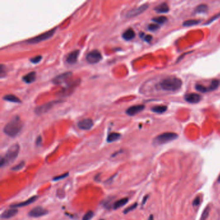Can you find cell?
<instances>
[{
	"label": "cell",
	"mask_w": 220,
	"mask_h": 220,
	"mask_svg": "<svg viewBox=\"0 0 220 220\" xmlns=\"http://www.w3.org/2000/svg\"><path fill=\"white\" fill-rule=\"evenodd\" d=\"M23 127V123L20 118L18 116H16L5 125V127L3 128V132L7 136L14 138L18 136L21 132Z\"/></svg>",
	"instance_id": "obj_1"
},
{
	"label": "cell",
	"mask_w": 220,
	"mask_h": 220,
	"mask_svg": "<svg viewBox=\"0 0 220 220\" xmlns=\"http://www.w3.org/2000/svg\"><path fill=\"white\" fill-rule=\"evenodd\" d=\"M19 152V145L18 143H15L11 145L6 151L4 157L1 158V167L9 165L12 163L18 157Z\"/></svg>",
	"instance_id": "obj_2"
},
{
	"label": "cell",
	"mask_w": 220,
	"mask_h": 220,
	"mask_svg": "<svg viewBox=\"0 0 220 220\" xmlns=\"http://www.w3.org/2000/svg\"><path fill=\"white\" fill-rule=\"evenodd\" d=\"M161 88L166 91H176L182 86V81L175 77H167L160 83Z\"/></svg>",
	"instance_id": "obj_3"
},
{
	"label": "cell",
	"mask_w": 220,
	"mask_h": 220,
	"mask_svg": "<svg viewBox=\"0 0 220 220\" xmlns=\"http://www.w3.org/2000/svg\"><path fill=\"white\" fill-rule=\"evenodd\" d=\"M178 134L174 133H165L154 138L153 143L155 145H160L167 143L168 142L175 140L178 138Z\"/></svg>",
	"instance_id": "obj_4"
},
{
	"label": "cell",
	"mask_w": 220,
	"mask_h": 220,
	"mask_svg": "<svg viewBox=\"0 0 220 220\" xmlns=\"http://www.w3.org/2000/svg\"><path fill=\"white\" fill-rule=\"evenodd\" d=\"M56 29H57L56 27L54 28L52 30H50L48 32H46L45 33L42 34H40L38 36L34 37V38L29 39L27 40V43H30V44H36V43L42 42L43 41H45V40L49 39L50 38H52V36L54 34Z\"/></svg>",
	"instance_id": "obj_5"
},
{
	"label": "cell",
	"mask_w": 220,
	"mask_h": 220,
	"mask_svg": "<svg viewBox=\"0 0 220 220\" xmlns=\"http://www.w3.org/2000/svg\"><path fill=\"white\" fill-rule=\"evenodd\" d=\"M102 59V55L100 51L97 50L90 52L86 57L87 62L90 64H96L99 63Z\"/></svg>",
	"instance_id": "obj_6"
},
{
	"label": "cell",
	"mask_w": 220,
	"mask_h": 220,
	"mask_svg": "<svg viewBox=\"0 0 220 220\" xmlns=\"http://www.w3.org/2000/svg\"><path fill=\"white\" fill-rule=\"evenodd\" d=\"M48 211L42 206H36L29 212V216L32 218H39L48 214Z\"/></svg>",
	"instance_id": "obj_7"
},
{
	"label": "cell",
	"mask_w": 220,
	"mask_h": 220,
	"mask_svg": "<svg viewBox=\"0 0 220 220\" xmlns=\"http://www.w3.org/2000/svg\"><path fill=\"white\" fill-rule=\"evenodd\" d=\"M57 103V101H51V102L47 103L42 105H40L39 107H36L35 109V113L36 114L41 115L47 113L49 110H50Z\"/></svg>",
	"instance_id": "obj_8"
},
{
	"label": "cell",
	"mask_w": 220,
	"mask_h": 220,
	"mask_svg": "<svg viewBox=\"0 0 220 220\" xmlns=\"http://www.w3.org/2000/svg\"><path fill=\"white\" fill-rule=\"evenodd\" d=\"M148 4L142 5L136 9L131 10L130 11H129L127 13L126 16L127 17V18H133V17L137 16L138 15L142 14L143 12H144L148 9Z\"/></svg>",
	"instance_id": "obj_9"
},
{
	"label": "cell",
	"mask_w": 220,
	"mask_h": 220,
	"mask_svg": "<svg viewBox=\"0 0 220 220\" xmlns=\"http://www.w3.org/2000/svg\"><path fill=\"white\" fill-rule=\"evenodd\" d=\"M145 109V105H134L132 106L129 108H128L127 110H126V113L128 115V116H133L135 115L138 114V113H141V111H143Z\"/></svg>",
	"instance_id": "obj_10"
},
{
	"label": "cell",
	"mask_w": 220,
	"mask_h": 220,
	"mask_svg": "<svg viewBox=\"0 0 220 220\" xmlns=\"http://www.w3.org/2000/svg\"><path fill=\"white\" fill-rule=\"evenodd\" d=\"M201 96L196 93L188 94L185 96V100L190 103H198L201 100Z\"/></svg>",
	"instance_id": "obj_11"
},
{
	"label": "cell",
	"mask_w": 220,
	"mask_h": 220,
	"mask_svg": "<svg viewBox=\"0 0 220 220\" xmlns=\"http://www.w3.org/2000/svg\"><path fill=\"white\" fill-rule=\"evenodd\" d=\"M93 126V121L89 118L84 119L77 123V127L82 130H89Z\"/></svg>",
	"instance_id": "obj_12"
},
{
	"label": "cell",
	"mask_w": 220,
	"mask_h": 220,
	"mask_svg": "<svg viewBox=\"0 0 220 220\" xmlns=\"http://www.w3.org/2000/svg\"><path fill=\"white\" fill-rule=\"evenodd\" d=\"M18 211L16 208H11L8 210H6L1 214V218L4 219H7L14 217L18 214Z\"/></svg>",
	"instance_id": "obj_13"
},
{
	"label": "cell",
	"mask_w": 220,
	"mask_h": 220,
	"mask_svg": "<svg viewBox=\"0 0 220 220\" xmlns=\"http://www.w3.org/2000/svg\"><path fill=\"white\" fill-rule=\"evenodd\" d=\"M38 196H32V197L30 198L27 201H23V202H21V203H19V204H17L12 205L11 206V208H18V207H23V206L29 205L30 204H32V203L35 202L37 200V199H38Z\"/></svg>",
	"instance_id": "obj_14"
},
{
	"label": "cell",
	"mask_w": 220,
	"mask_h": 220,
	"mask_svg": "<svg viewBox=\"0 0 220 220\" xmlns=\"http://www.w3.org/2000/svg\"><path fill=\"white\" fill-rule=\"evenodd\" d=\"M70 76H72V73H71L70 72H65L64 74H60L59 76L56 77L53 80L52 82L54 83H55V84H57V85L62 84V83L65 82V81H66L67 79H68Z\"/></svg>",
	"instance_id": "obj_15"
},
{
	"label": "cell",
	"mask_w": 220,
	"mask_h": 220,
	"mask_svg": "<svg viewBox=\"0 0 220 220\" xmlns=\"http://www.w3.org/2000/svg\"><path fill=\"white\" fill-rule=\"evenodd\" d=\"M79 54V50H74V51L71 52L67 57V63L70 64V65L76 63Z\"/></svg>",
	"instance_id": "obj_16"
},
{
	"label": "cell",
	"mask_w": 220,
	"mask_h": 220,
	"mask_svg": "<svg viewBox=\"0 0 220 220\" xmlns=\"http://www.w3.org/2000/svg\"><path fill=\"white\" fill-rule=\"evenodd\" d=\"M36 79V73L35 72H30L23 77V81L26 83H32Z\"/></svg>",
	"instance_id": "obj_17"
},
{
	"label": "cell",
	"mask_w": 220,
	"mask_h": 220,
	"mask_svg": "<svg viewBox=\"0 0 220 220\" xmlns=\"http://www.w3.org/2000/svg\"><path fill=\"white\" fill-rule=\"evenodd\" d=\"M135 35L136 34H135L134 30L132 29H128L127 30H125V32H123L122 36L123 39H125V40H127V41H130V40L134 38Z\"/></svg>",
	"instance_id": "obj_18"
},
{
	"label": "cell",
	"mask_w": 220,
	"mask_h": 220,
	"mask_svg": "<svg viewBox=\"0 0 220 220\" xmlns=\"http://www.w3.org/2000/svg\"><path fill=\"white\" fill-rule=\"evenodd\" d=\"M155 11L158 13H167L169 11L168 5L166 3H162L154 9Z\"/></svg>",
	"instance_id": "obj_19"
},
{
	"label": "cell",
	"mask_w": 220,
	"mask_h": 220,
	"mask_svg": "<svg viewBox=\"0 0 220 220\" xmlns=\"http://www.w3.org/2000/svg\"><path fill=\"white\" fill-rule=\"evenodd\" d=\"M128 201V198H121L120 200H118L116 202L114 203L113 204V209L114 210H116L118 209H119L121 206H124L125 205H126Z\"/></svg>",
	"instance_id": "obj_20"
},
{
	"label": "cell",
	"mask_w": 220,
	"mask_h": 220,
	"mask_svg": "<svg viewBox=\"0 0 220 220\" xmlns=\"http://www.w3.org/2000/svg\"><path fill=\"white\" fill-rule=\"evenodd\" d=\"M3 100L16 103H20L21 102V101L19 100V97L16 96L15 95H13V94H8V95L5 96L3 97Z\"/></svg>",
	"instance_id": "obj_21"
},
{
	"label": "cell",
	"mask_w": 220,
	"mask_h": 220,
	"mask_svg": "<svg viewBox=\"0 0 220 220\" xmlns=\"http://www.w3.org/2000/svg\"><path fill=\"white\" fill-rule=\"evenodd\" d=\"M120 138H121V134L120 133H112L108 135L107 141V142H109V143H112V142H114V141L118 140Z\"/></svg>",
	"instance_id": "obj_22"
},
{
	"label": "cell",
	"mask_w": 220,
	"mask_h": 220,
	"mask_svg": "<svg viewBox=\"0 0 220 220\" xmlns=\"http://www.w3.org/2000/svg\"><path fill=\"white\" fill-rule=\"evenodd\" d=\"M167 107L165 105H158L152 108V111L157 114H163L167 111Z\"/></svg>",
	"instance_id": "obj_23"
},
{
	"label": "cell",
	"mask_w": 220,
	"mask_h": 220,
	"mask_svg": "<svg viewBox=\"0 0 220 220\" xmlns=\"http://www.w3.org/2000/svg\"><path fill=\"white\" fill-rule=\"evenodd\" d=\"M208 11V6L206 5H199L195 9V12L197 14H204Z\"/></svg>",
	"instance_id": "obj_24"
},
{
	"label": "cell",
	"mask_w": 220,
	"mask_h": 220,
	"mask_svg": "<svg viewBox=\"0 0 220 220\" xmlns=\"http://www.w3.org/2000/svg\"><path fill=\"white\" fill-rule=\"evenodd\" d=\"M200 22H201V20L189 19L183 23V25L184 27H192V26L198 25L199 23H200Z\"/></svg>",
	"instance_id": "obj_25"
},
{
	"label": "cell",
	"mask_w": 220,
	"mask_h": 220,
	"mask_svg": "<svg viewBox=\"0 0 220 220\" xmlns=\"http://www.w3.org/2000/svg\"><path fill=\"white\" fill-rule=\"evenodd\" d=\"M152 21H154L155 23H158V24H164L167 21V18L165 16H158V17H156V18H153L152 19Z\"/></svg>",
	"instance_id": "obj_26"
},
{
	"label": "cell",
	"mask_w": 220,
	"mask_h": 220,
	"mask_svg": "<svg viewBox=\"0 0 220 220\" xmlns=\"http://www.w3.org/2000/svg\"><path fill=\"white\" fill-rule=\"evenodd\" d=\"M219 82L218 80H213L211 83V85H210L208 87L209 91H212V90H214L216 89H217V88L219 86Z\"/></svg>",
	"instance_id": "obj_27"
},
{
	"label": "cell",
	"mask_w": 220,
	"mask_h": 220,
	"mask_svg": "<svg viewBox=\"0 0 220 220\" xmlns=\"http://www.w3.org/2000/svg\"><path fill=\"white\" fill-rule=\"evenodd\" d=\"M210 211H211V209H210V206H207L205 209L204 211L202 213L201 216V220H206V219H207L209 216Z\"/></svg>",
	"instance_id": "obj_28"
},
{
	"label": "cell",
	"mask_w": 220,
	"mask_h": 220,
	"mask_svg": "<svg viewBox=\"0 0 220 220\" xmlns=\"http://www.w3.org/2000/svg\"><path fill=\"white\" fill-rule=\"evenodd\" d=\"M196 89L198 91H199V92H202V93H205L206 92H209V89L207 87H206L204 85H202L201 84H196Z\"/></svg>",
	"instance_id": "obj_29"
},
{
	"label": "cell",
	"mask_w": 220,
	"mask_h": 220,
	"mask_svg": "<svg viewBox=\"0 0 220 220\" xmlns=\"http://www.w3.org/2000/svg\"><path fill=\"white\" fill-rule=\"evenodd\" d=\"M25 163L24 161H23L21 162H20V163L18 165H16V166H14V167H13L12 168V171H19L21 170V169H22L23 167H25Z\"/></svg>",
	"instance_id": "obj_30"
},
{
	"label": "cell",
	"mask_w": 220,
	"mask_h": 220,
	"mask_svg": "<svg viewBox=\"0 0 220 220\" xmlns=\"http://www.w3.org/2000/svg\"><path fill=\"white\" fill-rule=\"evenodd\" d=\"M137 206H138V204H137V203H135V204H134L133 205H132L130 206H128V207H127V209H125L124 210L123 213H124L125 214H127V213L134 211V210L137 207Z\"/></svg>",
	"instance_id": "obj_31"
},
{
	"label": "cell",
	"mask_w": 220,
	"mask_h": 220,
	"mask_svg": "<svg viewBox=\"0 0 220 220\" xmlns=\"http://www.w3.org/2000/svg\"><path fill=\"white\" fill-rule=\"evenodd\" d=\"M94 216V212L92 211H89L84 215L82 220H90Z\"/></svg>",
	"instance_id": "obj_32"
},
{
	"label": "cell",
	"mask_w": 220,
	"mask_h": 220,
	"mask_svg": "<svg viewBox=\"0 0 220 220\" xmlns=\"http://www.w3.org/2000/svg\"><path fill=\"white\" fill-rule=\"evenodd\" d=\"M112 201H113V198H107V199H105L103 201V206H105V208H107V209H109L110 207V205H111V203H112Z\"/></svg>",
	"instance_id": "obj_33"
},
{
	"label": "cell",
	"mask_w": 220,
	"mask_h": 220,
	"mask_svg": "<svg viewBox=\"0 0 220 220\" xmlns=\"http://www.w3.org/2000/svg\"><path fill=\"white\" fill-rule=\"evenodd\" d=\"M42 56H37L32 57V58L30 59V61L31 62V63L34 64H36V63H38L40 61L42 60Z\"/></svg>",
	"instance_id": "obj_34"
},
{
	"label": "cell",
	"mask_w": 220,
	"mask_h": 220,
	"mask_svg": "<svg viewBox=\"0 0 220 220\" xmlns=\"http://www.w3.org/2000/svg\"><path fill=\"white\" fill-rule=\"evenodd\" d=\"M159 29H160V26L158 24H150L148 27V29L152 32H154L156 30H158Z\"/></svg>",
	"instance_id": "obj_35"
},
{
	"label": "cell",
	"mask_w": 220,
	"mask_h": 220,
	"mask_svg": "<svg viewBox=\"0 0 220 220\" xmlns=\"http://www.w3.org/2000/svg\"><path fill=\"white\" fill-rule=\"evenodd\" d=\"M69 176V173L67 172V173H65V174H63L62 175H60V176H56V177H54L53 178L52 180L53 181H59V180H61V179H64L66 177H67Z\"/></svg>",
	"instance_id": "obj_36"
},
{
	"label": "cell",
	"mask_w": 220,
	"mask_h": 220,
	"mask_svg": "<svg viewBox=\"0 0 220 220\" xmlns=\"http://www.w3.org/2000/svg\"><path fill=\"white\" fill-rule=\"evenodd\" d=\"M219 17H220V13H219V14H216V15H215V16H213L212 18H211V19H210L209 20V21H208L207 22H206V23H205V24H206V25H209V24H211V23L212 22H213V21H215V20H216V19H218V18H219Z\"/></svg>",
	"instance_id": "obj_37"
},
{
	"label": "cell",
	"mask_w": 220,
	"mask_h": 220,
	"mask_svg": "<svg viewBox=\"0 0 220 220\" xmlns=\"http://www.w3.org/2000/svg\"><path fill=\"white\" fill-rule=\"evenodd\" d=\"M200 203H201V198L199 197V196H198V197H196L194 199L192 205L194 206H198L199 205V204H200Z\"/></svg>",
	"instance_id": "obj_38"
},
{
	"label": "cell",
	"mask_w": 220,
	"mask_h": 220,
	"mask_svg": "<svg viewBox=\"0 0 220 220\" xmlns=\"http://www.w3.org/2000/svg\"><path fill=\"white\" fill-rule=\"evenodd\" d=\"M42 142V136H39L37 138L36 141V144L37 146H39V145H41Z\"/></svg>",
	"instance_id": "obj_39"
},
{
	"label": "cell",
	"mask_w": 220,
	"mask_h": 220,
	"mask_svg": "<svg viewBox=\"0 0 220 220\" xmlns=\"http://www.w3.org/2000/svg\"><path fill=\"white\" fill-rule=\"evenodd\" d=\"M116 176H117V174H114V175H113V176H112V177H110V178H109V179H107V180L105 181V183H108V184H110V183H113V179H114V178L115 177H116Z\"/></svg>",
	"instance_id": "obj_40"
},
{
	"label": "cell",
	"mask_w": 220,
	"mask_h": 220,
	"mask_svg": "<svg viewBox=\"0 0 220 220\" xmlns=\"http://www.w3.org/2000/svg\"><path fill=\"white\" fill-rule=\"evenodd\" d=\"M152 37L150 35H146V36H145V38H144V39H145V41H146L147 42H150L151 40H152Z\"/></svg>",
	"instance_id": "obj_41"
},
{
	"label": "cell",
	"mask_w": 220,
	"mask_h": 220,
	"mask_svg": "<svg viewBox=\"0 0 220 220\" xmlns=\"http://www.w3.org/2000/svg\"><path fill=\"white\" fill-rule=\"evenodd\" d=\"M148 198V196L147 195L146 196H145L143 199V201H142V205H144L145 204V203H146V201H147Z\"/></svg>",
	"instance_id": "obj_42"
},
{
	"label": "cell",
	"mask_w": 220,
	"mask_h": 220,
	"mask_svg": "<svg viewBox=\"0 0 220 220\" xmlns=\"http://www.w3.org/2000/svg\"><path fill=\"white\" fill-rule=\"evenodd\" d=\"M100 176H101V174H97L96 176H95V178H94V179H95V180L96 181H100Z\"/></svg>",
	"instance_id": "obj_43"
},
{
	"label": "cell",
	"mask_w": 220,
	"mask_h": 220,
	"mask_svg": "<svg viewBox=\"0 0 220 220\" xmlns=\"http://www.w3.org/2000/svg\"><path fill=\"white\" fill-rule=\"evenodd\" d=\"M148 220H154V216H153V215H150V216H149V218H148Z\"/></svg>",
	"instance_id": "obj_44"
},
{
	"label": "cell",
	"mask_w": 220,
	"mask_h": 220,
	"mask_svg": "<svg viewBox=\"0 0 220 220\" xmlns=\"http://www.w3.org/2000/svg\"><path fill=\"white\" fill-rule=\"evenodd\" d=\"M218 181L220 182V176H219V178H218Z\"/></svg>",
	"instance_id": "obj_45"
},
{
	"label": "cell",
	"mask_w": 220,
	"mask_h": 220,
	"mask_svg": "<svg viewBox=\"0 0 220 220\" xmlns=\"http://www.w3.org/2000/svg\"><path fill=\"white\" fill-rule=\"evenodd\" d=\"M100 220H105V219H100Z\"/></svg>",
	"instance_id": "obj_46"
}]
</instances>
